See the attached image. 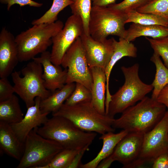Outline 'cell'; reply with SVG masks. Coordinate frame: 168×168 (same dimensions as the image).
Masks as SVG:
<instances>
[{"label": "cell", "instance_id": "20", "mask_svg": "<svg viewBox=\"0 0 168 168\" xmlns=\"http://www.w3.org/2000/svg\"><path fill=\"white\" fill-rule=\"evenodd\" d=\"M114 132H108L101 135L99 139L103 141L102 149L94 159L85 164H81L80 168H97L102 160L113 153L117 144L128 133L124 130L116 133Z\"/></svg>", "mask_w": 168, "mask_h": 168}, {"label": "cell", "instance_id": "11", "mask_svg": "<svg viewBox=\"0 0 168 168\" xmlns=\"http://www.w3.org/2000/svg\"><path fill=\"white\" fill-rule=\"evenodd\" d=\"M84 32L83 23L80 16L74 14L70 16L62 29L52 38V62L55 65H60L67 51Z\"/></svg>", "mask_w": 168, "mask_h": 168}, {"label": "cell", "instance_id": "23", "mask_svg": "<svg viewBox=\"0 0 168 168\" xmlns=\"http://www.w3.org/2000/svg\"><path fill=\"white\" fill-rule=\"evenodd\" d=\"M24 117L18 98L13 95L9 99L0 102V121L9 124L21 121Z\"/></svg>", "mask_w": 168, "mask_h": 168}, {"label": "cell", "instance_id": "40", "mask_svg": "<svg viewBox=\"0 0 168 168\" xmlns=\"http://www.w3.org/2000/svg\"><path fill=\"white\" fill-rule=\"evenodd\" d=\"M166 153L167 159V162L168 163V151L166 152Z\"/></svg>", "mask_w": 168, "mask_h": 168}, {"label": "cell", "instance_id": "34", "mask_svg": "<svg viewBox=\"0 0 168 168\" xmlns=\"http://www.w3.org/2000/svg\"><path fill=\"white\" fill-rule=\"evenodd\" d=\"M0 2L2 4H7L8 11H9L11 7L15 4L19 5L20 7L28 5L37 7H41L43 4L32 0H0Z\"/></svg>", "mask_w": 168, "mask_h": 168}, {"label": "cell", "instance_id": "41", "mask_svg": "<svg viewBox=\"0 0 168 168\" xmlns=\"http://www.w3.org/2000/svg\"><path fill=\"white\" fill-rule=\"evenodd\" d=\"M152 0H150V1H151Z\"/></svg>", "mask_w": 168, "mask_h": 168}, {"label": "cell", "instance_id": "18", "mask_svg": "<svg viewBox=\"0 0 168 168\" xmlns=\"http://www.w3.org/2000/svg\"><path fill=\"white\" fill-rule=\"evenodd\" d=\"M25 144L17 137L10 125L0 121V150L19 161L24 153Z\"/></svg>", "mask_w": 168, "mask_h": 168}, {"label": "cell", "instance_id": "19", "mask_svg": "<svg viewBox=\"0 0 168 168\" xmlns=\"http://www.w3.org/2000/svg\"><path fill=\"white\" fill-rule=\"evenodd\" d=\"M93 82L91 89V103L100 113L105 114V96L106 92V77L105 70L98 67L90 68Z\"/></svg>", "mask_w": 168, "mask_h": 168}, {"label": "cell", "instance_id": "29", "mask_svg": "<svg viewBox=\"0 0 168 168\" xmlns=\"http://www.w3.org/2000/svg\"><path fill=\"white\" fill-rule=\"evenodd\" d=\"M91 91L84 85L78 82L75 83L74 89L64 104L69 105L91 102Z\"/></svg>", "mask_w": 168, "mask_h": 168}, {"label": "cell", "instance_id": "27", "mask_svg": "<svg viewBox=\"0 0 168 168\" xmlns=\"http://www.w3.org/2000/svg\"><path fill=\"white\" fill-rule=\"evenodd\" d=\"M72 3L69 6L72 14L81 18L83 23L84 33L90 35L88 25L92 8L91 0H72Z\"/></svg>", "mask_w": 168, "mask_h": 168}, {"label": "cell", "instance_id": "28", "mask_svg": "<svg viewBox=\"0 0 168 168\" xmlns=\"http://www.w3.org/2000/svg\"><path fill=\"white\" fill-rule=\"evenodd\" d=\"M81 150L63 148L49 163L39 168H67L74 157Z\"/></svg>", "mask_w": 168, "mask_h": 168}, {"label": "cell", "instance_id": "15", "mask_svg": "<svg viewBox=\"0 0 168 168\" xmlns=\"http://www.w3.org/2000/svg\"><path fill=\"white\" fill-rule=\"evenodd\" d=\"M50 52L46 51L33 60L40 63L43 67L42 77L44 85L51 92L62 88L66 83L67 69L63 70L60 65L54 64L51 60Z\"/></svg>", "mask_w": 168, "mask_h": 168}, {"label": "cell", "instance_id": "32", "mask_svg": "<svg viewBox=\"0 0 168 168\" xmlns=\"http://www.w3.org/2000/svg\"><path fill=\"white\" fill-rule=\"evenodd\" d=\"M150 1V0H124L119 3H114L108 6L125 13L130 11L137 10Z\"/></svg>", "mask_w": 168, "mask_h": 168}, {"label": "cell", "instance_id": "33", "mask_svg": "<svg viewBox=\"0 0 168 168\" xmlns=\"http://www.w3.org/2000/svg\"><path fill=\"white\" fill-rule=\"evenodd\" d=\"M15 93L13 86L8 80L7 77L0 79V102L10 98Z\"/></svg>", "mask_w": 168, "mask_h": 168}, {"label": "cell", "instance_id": "7", "mask_svg": "<svg viewBox=\"0 0 168 168\" xmlns=\"http://www.w3.org/2000/svg\"><path fill=\"white\" fill-rule=\"evenodd\" d=\"M20 72H13L11 74L15 93L24 102L27 108L33 105L37 97L41 100L48 97L52 92L45 87L42 77V64L33 60L28 63Z\"/></svg>", "mask_w": 168, "mask_h": 168}, {"label": "cell", "instance_id": "10", "mask_svg": "<svg viewBox=\"0 0 168 168\" xmlns=\"http://www.w3.org/2000/svg\"><path fill=\"white\" fill-rule=\"evenodd\" d=\"M61 65L67 69L66 83H79L91 91L92 76L80 37L67 51Z\"/></svg>", "mask_w": 168, "mask_h": 168}, {"label": "cell", "instance_id": "31", "mask_svg": "<svg viewBox=\"0 0 168 168\" xmlns=\"http://www.w3.org/2000/svg\"><path fill=\"white\" fill-rule=\"evenodd\" d=\"M145 38L149 42L154 52L161 57L164 64L168 68V36L158 39Z\"/></svg>", "mask_w": 168, "mask_h": 168}, {"label": "cell", "instance_id": "6", "mask_svg": "<svg viewBox=\"0 0 168 168\" xmlns=\"http://www.w3.org/2000/svg\"><path fill=\"white\" fill-rule=\"evenodd\" d=\"M128 18L126 13L109 6L93 5L88 25L90 35L94 39L103 41L109 35L125 38L124 26Z\"/></svg>", "mask_w": 168, "mask_h": 168}, {"label": "cell", "instance_id": "37", "mask_svg": "<svg viewBox=\"0 0 168 168\" xmlns=\"http://www.w3.org/2000/svg\"><path fill=\"white\" fill-rule=\"evenodd\" d=\"M156 100L159 103L164 105L168 110V84L161 91Z\"/></svg>", "mask_w": 168, "mask_h": 168}, {"label": "cell", "instance_id": "38", "mask_svg": "<svg viewBox=\"0 0 168 168\" xmlns=\"http://www.w3.org/2000/svg\"><path fill=\"white\" fill-rule=\"evenodd\" d=\"M114 161H115V160L111 154L102 160L98 164L97 168H109Z\"/></svg>", "mask_w": 168, "mask_h": 168}, {"label": "cell", "instance_id": "9", "mask_svg": "<svg viewBox=\"0 0 168 168\" xmlns=\"http://www.w3.org/2000/svg\"><path fill=\"white\" fill-rule=\"evenodd\" d=\"M168 151V110L161 120L144 134L142 149L138 158L131 168L140 167L147 164L152 165L160 155Z\"/></svg>", "mask_w": 168, "mask_h": 168}, {"label": "cell", "instance_id": "1", "mask_svg": "<svg viewBox=\"0 0 168 168\" xmlns=\"http://www.w3.org/2000/svg\"><path fill=\"white\" fill-rule=\"evenodd\" d=\"M166 107L156 100L146 96L136 104L129 107L114 119L112 127L127 131L145 134L151 130L162 119Z\"/></svg>", "mask_w": 168, "mask_h": 168}, {"label": "cell", "instance_id": "12", "mask_svg": "<svg viewBox=\"0 0 168 168\" xmlns=\"http://www.w3.org/2000/svg\"><path fill=\"white\" fill-rule=\"evenodd\" d=\"M89 67H98L104 70L114 51V38L101 41L94 39L84 32L80 36Z\"/></svg>", "mask_w": 168, "mask_h": 168}, {"label": "cell", "instance_id": "16", "mask_svg": "<svg viewBox=\"0 0 168 168\" xmlns=\"http://www.w3.org/2000/svg\"><path fill=\"white\" fill-rule=\"evenodd\" d=\"M40 97L35 99V104L27 108L26 112L20 122L10 124L19 139L25 143L27 136L35 128L43 125L48 120V114L43 113L40 109Z\"/></svg>", "mask_w": 168, "mask_h": 168}, {"label": "cell", "instance_id": "8", "mask_svg": "<svg viewBox=\"0 0 168 168\" xmlns=\"http://www.w3.org/2000/svg\"><path fill=\"white\" fill-rule=\"evenodd\" d=\"M37 128L27 136L24 153L16 168H39L49 163L64 148L57 142L39 134Z\"/></svg>", "mask_w": 168, "mask_h": 168}, {"label": "cell", "instance_id": "5", "mask_svg": "<svg viewBox=\"0 0 168 168\" xmlns=\"http://www.w3.org/2000/svg\"><path fill=\"white\" fill-rule=\"evenodd\" d=\"M52 114L67 118L86 132H95L101 135L108 132H114L115 129L112 127L114 119L100 113L91 102L73 105L64 103L58 111Z\"/></svg>", "mask_w": 168, "mask_h": 168}, {"label": "cell", "instance_id": "14", "mask_svg": "<svg viewBox=\"0 0 168 168\" xmlns=\"http://www.w3.org/2000/svg\"><path fill=\"white\" fill-rule=\"evenodd\" d=\"M19 62L15 38L5 27L0 33V77H7Z\"/></svg>", "mask_w": 168, "mask_h": 168}, {"label": "cell", "instance_id": "17", "mask_svg": "<svg viewBox=\"0 0 168 168\" xmlns=\"http://www.w3.org/2000/svg\"><path fill=\"white\" fill-rule=\"evenodd\" d=\"M114 51L111 58L105 69L106 77V96L105 106L108 107L111 100V95L109 90V79L112 68L116 63L124 57L135 58L137 56V49L131 42L127 41L124 38H119V41L114 40Z\"/></svg>", "mask_w": 168, "mask_h": 168}, {"label": "cell", "instance_id": "30", "mask_svg": "<svg viewBox=\"0 0 168 168\" xmlns=\"http://www.w3.org/2000/svg\"><path fill=\"white\" fill-rule=\"evenodd\" d=\"M137 11L142 13L156 15L168 20V0H153Z\"/></svg>", "mask_w": 168, "mask_h": 168}, {"label": "cell", "instance_id": "2", "mask_svg": "<svg viewBox=\"0 0 168 168\" xmlns=\"http://www.w3.org/2000/svg\"><path fill=\"white\" fill-rule=\"evenodd\" d=\"M37 133L46 138L54 140L64 148L81 150L89 146L96 136V133L82 130L64 117L53 116L40 127Z\"/></svg>", "mask_w": 168, "mask_h": 168}, {"label": "cell", "instance_id": "24", "mask_svg": "<svg viewBox=\"0 0 168 168\" xmlns=\"http://www.w3.org/2000/svg\"><path fill=\"white\" fill-rule=\"evenodd\" d=\"M150 60L155 65L156 72L151 84L153 87L151 97L156 100L161 91L168 84V68L162 62L160 56L154 52Z\"/></svg>", "mask_w": 168, "mask_h": 168}, {"label": "cell", "instance_id": "36", "mask_svg": "<svg viewBox=\"0 0 168 168\" xmlns=\"http://www.w3.org/2000/svg\"><path fill=\"white\" fill-rule=\"evenodd\" d=\"M152 167L153 168H168V163L165 152L160 155L154 161Z\"/></svg>", "mask_w": 168, "mask_h": 168}, {"label": "cell", "instance_id": "25", "mask_svg": "<svg viewBox=\"0 0 168 168\" xmlns=\"http://www.w3.org/2000/svg\"><path fill=\"white\" fill-rule=\"evenodd\" d=\"M125 13L128 16L126 24L132 22L142 25H159L168 27V20L159 16L140 13L137 10L130 11Z\"/></svg>", "mask_w": 168, "mask_h": 168}, {"label": "cell", "instance_id": "4", "mask_svg": "<svg viewBox=\"0 0 168 168\" xmlns=\"http://www.w3.org/2000/svg\"><path fill=\"white\" fill-rule=\"evenodd\" d=\"M63 26V22L58 20L51 23L34 25L18 35L15 38L19 62L29 61L46 51L52 44V38Z\"/></svg>", "mask_w": 168, "mask_h": 168}, {"label": "cell", "instance_id": "3", "mask_svg": "<svg viewBox=\"0 0 168 168\" xmlns=\"http://www.w3.org/2000/svg\"><path fill=\"white\" fill-rule=\"evenodd\" d=\"M125 78L123 85L114 94L111 95L106 114L114 118L118 113H122L126 109L142 99L153 90L151 84L143 82L138 75L139 65L121 68Z\"/></svg>", "mask_w": 168, "mask_h": 168}, {"label": "cell", "instance_id": "26", "mask_svg": "<svg viewBox=\"0 0 168 168\" xmlns=\"http://www.w3.org/2000/svg\"><path fill=\"white\" fill-rule=\"evenodd\" d=\"M72 3V0H53L50 8L39 18L33 20V25L44 23H51L57 21L59 13Z\"/></svg>", "mask_w": 168, "mask_h": 168}, {"label": "cell", "instance_id": "13", "mask_svg": "<svg viewBox=\"0 0 168 168\" xmlns=\"http://www.w3.org/2000/svg\"><path fill=\"white\" fill-rule=\"evenodd\" d=\"M144 134L128 133L116 146L111 155L115 161L123 164V168H128L138 158L142 145Z\"/></svg>", "mask_w": 168, "mask_h": 168}, {"label": "cell", "instance_id": "22", "mask_svg": "<svg viewBox=\"0 0 168 168\" xmlns=\"http://www.w3.org/2000/svg\"><path fill=\"white\" fill-rule=\"evenodd\" d=\"M140 36L150 37L154 39L168 36V27L159 25H145L133 23L126 30L124 39L131 42Z\"/></svg>", "mask_w": 168, "mask_h": 168}, {"label": "cell", "instance_id": "35", "mask_svg": "<svg viewBox=\"0 0 168 168\" xmlns=\"http://www.w3.org/2000/svg\"><path fill=\"white\" fill-rule=\"evenodd\" d=\"M89 146H86L81 150L74 157L67 168H80L81 164L82 159L85 152L89 148Z\"/></svg>", "mask_w": 168, "mask_h": 168}, {"label": "cell", "instance_id": "39", "mask_svg": "<svg viewBox=\"0 0 168 168\" xmlns=\"http://www.w3.org/2000/svg\"><path fill=\"white\" fill-rule=\"evenodd\" d=\"M93 5L108 6L115 3L116 0H91Z\"/></svg>", "mask_w": 168, "mask_h": 168}, {"label": "cell", "instance_id": "21", "mask_svg": "<svg viewBox=\"0 0 168 168\" xmlns=\"http://www.w3.org/2000/svg\"><path fill=\"white\" fill-rule=\"evenodd\" d=\"M75 86L74 83H66L62 88L52 92L47 98L41 100L40 109L43 113H54L58 111L71 95Z\"/></svg>", "mask_w": 168, "mask_h": 168}]
</instances>
